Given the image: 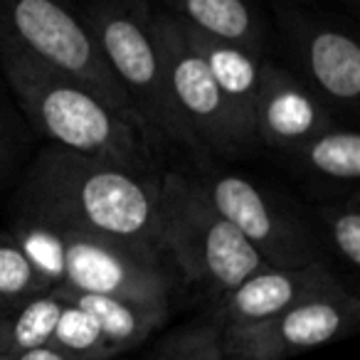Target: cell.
<instances>
[{"label": "cell", "instance_id": "cell-7", "mask_svg": "<svg viewBox=\"0 0 360 360\" xmlns=\"http://www.w3.org/2000/svg\"><path fill=\"white\" fill-rule=\"evenodd\" d=\"M148 25L170 94L180 114L186 116L191 129L205 146L207 155L220 165L222 160H235L250 153L257 146L255 136L227 106L210 70L188 42L183 22L168 11H150Z\"/></svg>", "mask_w": 360, "mask_h": 360}, {"label": "cell", "instance_id": "cell-17", "mask_svg": "<svg viewBox=\"0 0 360 360\" xmlns=\"http://www.w3.org/2000/svg\"><path fill=\"white\" fill-rule=\"evenodd\" d=\"M65 299L57 289L0 304V353L45 348L55 333Z\"/></svg>", "mask_w": 360, "mask_h": 360}, {"label": "cell", "instance_id": "cell-16", "mask_svg": "<svg viewBox=\"0 0 360 360\" xmlns=\"http://www.w3.org/2000/svg\"><path fill=\"white\" fill-rule=\"evenodd\" d=\"M284 155L296 173L321 186H355L360 178V134L353 129L333 126Z\"/></svg>", "mask_w": 360, "mask_h": 360}, {"label": "cell", "instance_id": "cell-8", "mask_svg": "<svg viewBox=\"0 0 360 360\" xmlns=\"http://www.w3.org/2000/svg\"><path fill=\"white\" fill-rule=\"evenodd\" d=\"M215 210L245 237L266 266L294 269L319 262V237L284 200L240 173H193Z\"/></svg>", "mask_w": 360, "mask_h": 360}, {"label": "cell", "instance_id": "cell-13", "mask_svg": "<svg viewBox=\"0 0 360 360\" xmlns=\"http://www.w3.org/2000/svg\"><path fill=\"white\" fill-rule=\"evenodd\" d=\"M183 30H186L188 42L195 47L200 60L210 70L212 79L220 86L232 114L255 136V104H257V94H259L262 70H264L266 57L255 55V52L232 45V42L215 40V37L195 32L186 22H183Z\"/></svg>", "mask_w": 360, "mask_h": 360}, {"label": "cell", "instance_id": "cell-14", "mask_svg": "<svg viewBox=\"0 0 360 360\" xmlns=\"http://www.w3.org/2000/svg\"><path fill=\"white\" fill-rule=\"evenodd\" d=\"M180 22L195 32L266 57L269 35L255 0H168Z\"/></svg>", "mask_w": 360, "mask_h": 360}, {"label": "cell", "instance_id": "cell-2", "mask_svg": "<svg viewBox=\"0 0 360 360\" xmlns=\"http://www.w3.org/2000/svg\"><path fill=\"white\" fill-rule=\"evenodd\" d=\"M0 77L20 116L60 148L160 178L165 163L146 136L70 75L0 37Z\"/></svg>", "mask_w": 360, "mask_h": 360}, {"label": "cell", "instance_id": "cell-25", "mask_svg": "<svg viewBox=\"0 0 360 360\" xmlns=\"http://www.w3.org/2000/svg\"><path fill=\"white\" fill-rule=\"evenodd\" d=\"M350 3H358V0H350Z\"/></svg>", "mask_w": 360, "mask_h": 360}, {"label": "cell", "instance_id": "cell-26", "mask_svg": "<svg viewBox=\"0 0 360 360\" xmlns=\"http://www.w3.org/2000/svg\"><path fill=\"white\" fill-rule=\"evenodd\" d=\"M143 360H150V358H143Z\"/></svg>", "mask_w": 360, "mask_h": 360}, {"label": "cell", "instance_id": "cell-18", "mask_svg": "<svg viewBox=\"0 0 360 360\" xmlns=\"http://www.w3.org/2000/svg\"><path fill=\"white\" fill-rule=\"evenodd\" d=\"M50 348L60 350L72 360H111L119 355V350L106 340L99 326L70 301H65V309L57 319Z\"/></svg>", "mask_w": 360, "mask_h": 360}, {"label": "cell", "instance_id": "cell-19", "mask_svg": "<svg viewBox=\"0 0 360 360\" xmlns=\"http://www.w3.org/2000/svg\"><path fill=\"white\" fill-rule=\"evenodd\" d=\"M150 360H232L222 345L220 326L212 319L193 321L188 326L170 330L155 350Z\"/></svg>", "mask_w": 360, "mask_h": 360}, {"label": "cell", "instance_id": "cell-5", "mask_svg": "<svg viewBox=\"0 0 360 360\" xmlns=\"http://www.w3.org/2000/svg\"><path fill=\"white\" fill-rule=\"evenodd\" d=\"M158 247L173 271L215 299L266 266L207 200L195 175L178 168H165L160 175Z\"/></svg>", "mask_w": 360, "mask_h": 360}, {"label": "cell", "instance_id": "cell-1", "mask_svg": "<svg viewBox=\"0 0 360 360\" xmlns=\"http://www.w3.org/2000/svg\"><path fill=\"white\" fill-rule=\"evenodd\" d=\"M158 188L160 178L47 143L22 175L13 198V215L75 227L163 257L158 247Z\"/></svg>", "mask_w": 360, "mask_h": 360}, {"label": "cell", "instance_id": "cell-11", "mask_svg": "<svg viewBox=\"0 0 360 360\" xmlns=\"http://www.w3.org/2000/svg\"><path fill=\"white\" fill-rule=\"evenodd\" d=\"M333 126V109L301 77L266 57L255 104L257 146L289 153Z\"/></svg>", "mask_w": 360, "mask_h": 360}, {"label": "cell", "instance_id": "cell-4", "mask_svg": "<svg viewBox=\"0 0 360 360\" xmlns=\"http://www.w3.org/2000/svg\"><path fill=\"white\" fill-rule=\"evenodd\" d=\"M8 232L50 286L170 306L175 271L163 257L25 215Z\"/></svg>", "mask_w": 360, "mask_h": 360}, {"label": "cell", "instance_id": "cell-9", "mask_svg": "<svg viewBox=\"0 0 360 360\" xmlns=\"http://www.w3.org/2000/svg\"><path fill=\"white\" fill-rule=\"evenodd\" d=\"M360 321V301L348 286L323 291L262 323L220 328L232 360H289L348 335Z\"/></svg>", "mask_w": 360, "mask_h": 360}, {"label": "cell", "instance_id": "cell-15", "mask_svg": "<svg viewBox=\"0 0 360 360\" xmlns=\"http://www.w3.org/2000/svg\"><path fill=\"white\" fill-rule=\"evenodd\" d=\"M52 289L60 291L65 301L84 311L99 326L106 340L119 350V355L148 340L150 333H155L165 323L170 311V306L146 304V301L121 299V296L82 294V291L60 289V286H52Z\"/></svg>", "mask_w": 360, "mask_h": 360}, {"label": "cell", "instance_id": "cell-24", "mask_svg": "<svg viewBox=\"0 0 360 360\" xmlns=\"http://www.w3.org/2000/svg\"><path fill=\"white\" fill-rule=\"evenodd\" d=\"M129 3H139V6H148V0H129Z\"/></svg>", "mask_w": 360, "mask_h": 360}, {"label": "cell", "instance_id": "cell-21", "mask_svg": "<svg viewBox=\"0 0 360 360\" xmlns=\"http://www.w3.org/2000/svg\"><path fill=\"white\" fill-rule=\"evenodd\" d=\"M52 289L8 230H0V304Z\"/></svg>", "mask_w": 360, "mask_h": 360}, {"label": "cell", "instance_id": "cell-22", "mask_svg": "<svg viewBox=\"0 0 360 360\" xmlns=\"http://www.w3.org/2000/svg\"><path fill=\"white\" fill-rule=\"evenodd\" d=\"M25 143V119L18 111L15 101L8 99L0 89V186L13 173Z\"/></svg>", "mask_w": 360, "mask_h": 360}, {"label": "cell", "instance_id": "cell-23", "mask_svg": "<svg viewBox=\"0 0 360 360\" xmlns=\"http://www.w3.org/2000/svg\"><path fill=\"white\" fill-rule=\"evenodd\" d=\"M0 360H72V358H67L60 350L45 345V348L20 350V353H0Z\"/></svg>", "mask_w": 360, "mask_h": 360}, {"label": "cell", "instance_id": "cell-12", "mask_svg": "<svg viewBox=\"0 0 360 360\" xmlns=\"http://www.w3.org/2000/svg\"><path fill=\"white\" fill-rule=\"evenodd\" d=\"M338 286H343V281L321 259L306 266H294V269L264 266L250 279L242 281L237 289H232L230 294L217 299L212 321L220 328L262 323V321L274 319L281 311L301 304L304 299L338 289Z\"/></svg>", "mask_w": 360, "mask_h": 360}, {"label": "cell", "instance_id": "cell-6", "mask_svg": "<svg viewBox=\"0 0 360 360\" xmlns=\"http://www.w3.org/2000/svg\"><path fill=\"white\" fill-rule=\"evenodd\" d=\"M0 37L84 84L143 134L91 32L67 0H0Z\"/></svg>", "mask_w": 360, "mask_h": 360}, {"label": "cell", "instance_id": "cell-3", "mask_svg": "<svg viewBox=\"0 0 360 360\" xmlns=\"http://www.w3.org/2000/svg\"><path fill=\"white\" fill-rule=\"evenodd\" d=\"M106 67L129 99L150 148L165 163V153H178L191 165L188 173L217 168L205 146L180 114L163 65L150 37V6L129 0H86L79 11Z\"/></svg>", "mask_w": 360, "mask_h": 360}, {"label": "cell", "instance_id": "cell-20", "mask_svg": "<svg viewBox=\"0 0 360 360\" xmlns=\"http://www.w3.org/2000/svg\"><path fill=\"white\" fill-rule=\"evenodd\" d=\"M316 215L323 222L326 240L333 250L335 259L348 271H358L360 266V210L358 198L350 195L345 202L316 207Z\"/></svg>", "mask_w": 360, "mask_h": 360}, {"label": "cell", "instance_id": "cell-10", "mask_svg": "<svg viewBox=\"0 0 360 360\" xmlns=\"http://www.w3.org/2000/svg\"><path fill=\"white\" fill-rule=\"evenodd\" d=\"M279 22L301 79L330 109H355L360 96V47L355 37L296 8H284Z\"/></svg>", "mask_w": 360, "mask_h": 360}]
</instances>
